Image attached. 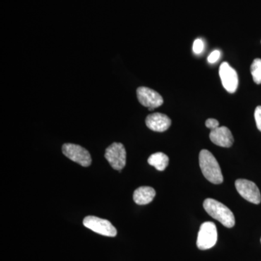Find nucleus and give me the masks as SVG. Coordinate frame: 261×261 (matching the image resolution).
<instances>
[{"label":"nucleus","mask_w":261,"mask_h":261,"mask_svg":"<svg viewBox=\"0 0 261 261\" xmlns=\"http://www.w3.org/2000/svg\"><path fill=\"white\" fill-rule=\"evenodd\" d=\"M105 158L113 169L121 172L126 163V152L121 143L114 142L106 149Z\"/></svg>","instance_id":"20e7f679"},{"label":"nucleus","mask_w":261,"mask_h":261,"mask_svg":"<svg viewBox=\"0 0 261 261\" xmlns=\"http://www.w3.org/2000/svg\"><path fill=\"white\" fill-rule=\"evenodd\" d=\"M235 187L239 194L248 202L256 205L260 203V190L254 182L240 178L235 181Z\"/></svg>","instance_id":"0eeeda50"},{"label":"nucleus","mask_w":261,"mask_h":261,"mask_svg":"<svg viewBox=\"0 0 261 261\" xmlns=\"http://www.w3.org/2000/svg\"><path fill=\"white\" fill-rule=\"evenodd\" d=\"M255 120L257 129L261 132V106H257L255 110Z\"/></svg>","instance_id":"dca6fc26"},{"label":"nucleus","mask_w":261,"mask_h":261,"mask_svg":"<svg viewBox=\"0 0 261 261\" xmlns=\"http://www.w3.org/2000/svg\"><path fill=\"white\" fill-rule=\"evenodd\" d=\"M203 207L211 217L219 221L227 228H232L235 224V218L232 211L224 204L212 198L206 199Z\"/></svg>","instance_id":"f03ea898"},{"label":"nucleus","mask_w":261,"mask_h":261,"mask_svg":"<svg viewBox=\"0 0 261 261\" xmlns=\"http://www.w3.org/2000/svg\"><path fill=\"white\" fill-rule=\"evenodd\" d=\"M250 71L254 82L257 84H261V59L256 58L252 62Z\"/></svg>","instance_id":"4468645a"},{"label":"nucleus","mask_w":261,"mask_h":261,"mask_svg":"<svg viewBox=\"0 0 261 261\" xmlns=\"http://www.w3.org/2000/svg\"><path fill=\"white\" fill-rule=\"evenodd\" d=\"M221 56V53L219 50H214L211 53L210 56L207 58V61L210 63H214L218 61Z\"/></svg>","instance_id":"a211bd4d"},{"label":"nucleus","mask_w":261,"mask_h":261,"mask_svg":"<svg viewBox=\"0 0 261 261\" xmlns=\"http://www.w3.org/2000/svg\"><path fill=\"white\" fill-rule=\"evenodd\" d=\"M63 153L73 162L84 167H88L92 163V158L87 149L75 144H64L62 147Z\"/></svg>","instance_id":"39448f33"},{"label":"nucleus","mask_w":261,"mask_h":261,"mask_svg":"<svg viewBox=\"0 0 261 261\" xmlns=\"http://www.w3.org/2000/svg\"><path fill=\"white\" fill-rule=\"evenodd\" d=\"M217 228L214 223L207 221L201 225L197 240V246L200 250L212 248L217 243Z\"/></svg>","instance_id":"7ed1b4c3"},{"label":"nucleus","mask_w":261,"mask_h":261,"mask_svg":"<svg viewBox=\"0 0 261 261\" xmlns=\"http://www.w3.org/2000/svg\"><path fill=\"white\" fill-rule=\"evenodd\" d=\"M210 140L216 145L222 147H230L233 143V137L227 127L220 126L211 130Z\"/></svg>","instance_id":"9b49d317"},{"label":"nucleus","mask_w":261,"mask_h":261,"mask_svg":"<svg viewBox=\"0 0 261 261\" xmlns=\"http://www.w3.org/2000/svg\"><path fill=\"white\" fill-rule=\"evenodd\" d=\"M199 163L206 179L214 185H220L224 181L222 172L217 160L207 149H202L199 154Z\"/></svg>","instance_id":"f257e3e1"},{"label":"nucleus","mask_w":261,"mask_h":261,"mask_svg":"<svg viewBox=\"0 0 261 261\" xmlns=\"http://www.w3.org/2000/svg\"><path fill=\"white\" fill-rule=\"evenodd\" d=\"M219 75L224 89L229 93H233L238 89L239 79L238 73L228 63L224 62L220 65Z\"/></svg>","instance_id":"1a4fd4ad"},{"label":"nucleus","mask_w":261,"mask_h":261,"mask_svg":"<svg viewBox=\"0 0 261 261\" xmlns=\"http://www.w3.org/2000/svg\"><path fill=\"white\" fill-rule=\"evenodd\" d=\"M137 95L140 104L148 108L149 111L159 108L163 103L162 96L159 92L148 87H139L137 90Z\"/></svg>","instance_id":"6e6552de"},{"label":"nucleus","mask_w":261,"mask_h":261,"mask_svg":"<svg viewBox=\"0 0 261 261\" xmlns=\"http://www.w3.org/2000/svg\"><path fill=\"white\" fill-rule=\"evenodd\" d=\"M205 126L211 130L216 129L219 127V122L214 118H209L205 121Z\"/></svg>","instance_id":"f3484780"},{"label":"nucleus","mask_w":261,"mask_h":261,"mask_svg":"<svg viewBox=\"0 0 261 261\" xmlns=\"http://www.w3.org/2000/svg\"><path fill=\"white\" fill-rule=\"evenodd\" d=\"M145 123L149 129L156 132H163L171 126V120L163 113H154L147 116Z\"/></svg>","instance_id":"9d476101"},{"label":"nucleus","mask_w":261,"mask_h":261,"mask_svg":"<svg viewBox=\"0 0 261 261\" xmlns=\"http://www.w3.org/2000/svg\"><path fill=\"white\" fill-rule=\"evenodd\" d=\"M155 195V190L152 187H140L134 192L133 199L137 205H147L154 200Z\"/></svg>","instance_id":"f8f14e48"},{"label":"nucleus","mask_w":261,"mask_h":261,"mask_svg":"<svg viewBox=\"0 0 261 261\" xmlns=\"http://www.w3.org/2000/svg\"><path fill=\"white\" fill-rule=\"evenodd\" d=\"M260 243H261V238H260Z\"/></svg>","instance_id":"6ab92c4d"},{"label":"nucleus","mask_w":261,"mask_h":261,"mask_svg":"<svg viewBox=\"0 0 261 261\" xmlns=\"http://www.w3.org/2000/svg\"><path fill=\"white\" fill-rule=\"evenodd\" d=\"M204 49V43L202 42V39H197L194 42L193 44V51L195 54H200Z\"/></svg>","instance_id":"2eb2a0df"},{"label":"nucleus","mask_w":261,"mask_h":261,"mask_svg":"<svg viewBox=\"0 0 261 261\" xmlns=\"http://www.w3.org/2000/svg\"><path fill=\"white\" fill-rule=\"evenodd\" d=\"M147 161L150 166H153L158 171H163L167 168L169 159L163 152H156L151 154Z\"/></svg>","instance_id":"ddd939ff"},{"label":"nucleus","mask_w":261,"mask_h":261,"mask_svg":"<svg viewBox=\"0 0 261 261\" xmlns=\"http://www.w3.org/2000/svg\"><path fill=\"white\" fill-rule=\"evenodd\" d=\"M83 224L85 227L103 236L114 238L117 235L116 228L108 220L89 216L84 219Z\"/></svg>","instance_id":"423d86ee"}]
</instances>
